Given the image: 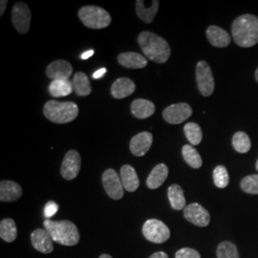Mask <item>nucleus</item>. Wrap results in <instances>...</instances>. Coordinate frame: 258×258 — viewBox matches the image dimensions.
I'll list each match as a JSON object with an SVG mask.
<instances>
[{"instance_id": "14", "label": "nucleus", "mask_w": 258, "mask_h": 258, "mask_svg": "<svg viewBox=\"0 0 258 258\" xmlns=\"http://www.w3.org/2000/svg\"><path fill=\"white\" fill-rule=\"evenodd\" d=\"M31 242L35 249L42 253H51L54 250V240L45 229H37L33 231Z\"/></svg>"}, {"instance_id": "5", "label": "nucleus", "mask_w": 258, "mask_h": 258, "mask_svg": "<svg viewBox=\"0 0 258 258\" xmlns=\"http://www.w3.org/2000/svg\"><path fill=\"white\" fill-rule=\"evenodd\" d=\"M79 18L86 27L104 29L111 24L110 15L106 10L98 6H84L79 11Z\"/></svg>"}, {"instance_id": "17", "label": "nucleus", "mask_w": 258, "mask_h": 258, "mask_svg": "<svg viewBox=\"0 0 258 258\" xmlns=\"http://www.w3.org/2000/svg\"><path fill=\"white\" fill-rule=\"evenodd\" d=\"M206 34H207L209 42L212 44V46L223 48V47L229 46L231 43V36L228 34L227 31L218 26L212 25L208 27Z\"/></svg>"}, {"instance_id": "26", "label": "nucleus", "mask_w": 258, "mask_h": 258, "mask_svg": "<svg viewBox=\"0 0 258 258\" xmlns=\"http://www.w3.org/2000/svg\"><path fill=\"white\" fill-rule=\"evenodd\" d=\"M73 86L74 91L78 96H88L92 92V88L88 77L83 72H78L73 77Z\"/></svg>"}, {"instance_id": "19", "label": "nucleus", "mask_w": 258, "mask_h": 258, "mask_svg": "<svg viewBox=\"0 0 258 258\" xmlns=\"http://www.w3.org/2000/svg\"><path fill=\"white\" fill-rule=\"evenodd\" d=\"M118 61L121 66L129 69H142L148 65V58L135 52L121 53L118 55Z\"/></svg>"}, {"instance_id": "28", "label": "nucleus", "mask_w": 258, "mask_h": 258, "mask_svg": "<svg viewBox=\"0 0 258 258\" xmlns=\"http://www.w3.org/2000/svg\"><path fill=\"white\" fill-rule=\"evenodd\" d=\"M182 154L185 163L192 168H200L203 165L199 152L190 145H185L182 148Z\"/></svg>"}, {"instance_id": "6", "label": "nucleus", "mask_w": 258, "mask_h": 258, "mask_svg": "<svg viewBox=\"0 0 258 258\" xmlns=\"http://www.w3.org/2000/svg\"><path fill=\"white\" fill-rule=\"evenodd\" d=\"M143 234L149 242L162 244L169 239L170 231L164 222L158 219H148L143 226Z\"/></svg>"}, {"instance_id": "4", "label": "nucleus", "mask_w": 258, "mask_h": 258, "mask_svg": "<svg viewBox=\"0 0 258 258\" xmlns=\"http://www.w3.org/2000/svg\"><path fill=\"white\" fill-rule=\"evenodd\" d=\"M43 113L48 120L55 123H67L78 117L79 106L74 102L49 101L43 107Z\"/></svg>"}, {"instance_id": "32", "label": "nucleus", "mask_w": 258, "mask_h": 258, "mask_svg": "<svg viewBox=\"0 0 258 258\" xmlns=\"http://www.w3.org/2000/svg\"><path fill=\"white\" fill-rule=\"evenodd\" d=\"M214 184L219 188H225L230 183V177L227 168L224 166H217L213 170Z\"/></svg>"}, {"instance_id": "39", "label": "nucleus", "mask_w": 258, "mask_h": 258, "mask_svg": "<svg viewBox=\"0 0 258 258\" xmlns=\"http://www.w3.org/2000/svg\"><path fill=\"white\" fill-rule=\"evenodd\" d=\"M7 4H8V1L7 0H1L0 2V16H3L6 7H7Z\"/></svg>"}, {"instance_id": "20", "label": "nucleus", "mask_w": 258, "mask_h": 258, "mask_svg": "<svg viewBox=\"0 0 258 258\" xmlns=\"http://www.w3.org/2000/svg\"><path fill=\"white\" fill-rule=\"evenodd\" d=\"M120 180L123 188L129 192H134L138 189L140 180L134 167L129 165H124L120 168Z\"/></svg>"}, {"instance_id": "18", "label": "nucleus", "mask_w": 258, "mask_h": 258, "mask_svg": "<svg viewBox=\"0 0 258 258\" xmlns=\"http://www.w3.org/2000/svg\"><path fill=\"white\" fill-rule=\"evenodd\" d=\"M22 195V188L18 183L3 180L0 183V201L14 202L19 200Z\"/></svg>"}, {"instance_id": "23", "label": "nucleus", "mask_w": 258, "mask_h": 258, "mask_svg": "<svg viewBox=\"0 0 258 258\" xmlns=\"http://www.w3.org/2000/svg\"><path fill=\"white\" fill-rule=\"evenodd\" d=\"M158 9H159L158 0L152 1L151 6L149 7L145 6V1L143 0L136 1V12H137L139 19H142V21H144L145 23H151L154 20Z\"/></svg>"}, {"instance_id": "29", "label": "nucleus", "mask_w": 258, "mask_h": 258, "mask_svg": "<svg viewBox=\"0 0 258 258\" xmlns=\"http://www.w3.org/2000/svg\"><path fill=\"white\" fill-rule=\"evenodd\" d=\"M185 137L192 146H198L203 139L201 127L195 122H187L184 126Z\"/></svg>"}, {"instance_id": "38", "label": "nucleus", "mask_w": 258, "mask_h": 258, "mask_svg": "<svg viewBox=\"0 0 258 258\" xmlns=\"http://www.w3.org/2000/svg\"><path fill=\"white\" fill-rule=\"evenodd\" d=\"M149 258H168V255L164 251H157Z\"/></svg>"}, {"instance_id": "9", "label": "nucleus", "mask_w": 258, "mask_h": 258, "mask_svg": "<svg viewBox=\"0 0 258 258\" xmlns=\"http://www.w3.org/2000/svg\"><path fill=\"white\" fill-rule=\"evenodd\" d=\"M102 184L105 192L113 200H120L123 197V185L120 177L114 169H106L102 174Z\"/></svg>"}, {"instance_id": "16", "label": "nucleus", "mask_w": 258, "mask_h": 258, "mask_svg": "<svg viewBox=\"0 0 258 258\" xmlns=\"http://www.w3.org/2000/svg\"><path fill=\"white\" fill-rule=\"evenodd\" d=\"M136 90V85L128 78H120L116 80L111 86V95L115 99H124L132 95Z\"/></svg>"}, {"instance_id": "15", "label": "nucleus", "mask_w": 258, "mask_h": 258, "mask_svg": "<svg viewBox=\"0 0 258 258\" xmlns=\"http://www.w3.org/2000/svg\"><path fill=\"white\" fill-rule=\"evenodd\" d=\"M153 136L150 132H141L130 141V151L133 155L142 157L146 155L152 146Z\"/></svg>"}, {"instance_id": "42", "label": "nucleus", "mask_w": 258, "mask_h": 258, "mask_svg": "<svg viewBox=\"0 0 258 258\" xmlns=\"http://www.w3.org/2000/svg\"><path fill=\"white\" fill-rule=\"evenodd\" d=\"M255 167H256V169H257V171H258V160H257V162H256V166H255Z\"/></svg>"}, {"instance_id": "27", "label": "nucleus", "mask_w": 258, "mask_h": 258, "mask_svg": "<svg viewBox=\"0 0 258 258\" xmlns=\"http://www.w3.org/2000/svg\"><path fill=\"white\" fill-rule=\"evenodd\" d=\"M18 236V228L16 222L11 218L3 219L0 222V237L5 242H14Z\"/></svg>"}, {"instance_id": "10", "label": "nucleus", "mask_w": 258, "mask_h": 258, "mask_svg": "<svg viewBox=\"0 0 258 258\" xmlns=\"http://www.w3.org/2000/svg\"><path fill=\"white\" fill-rule=\"evenodd\" d=\"M192 115V108L188 103L181 102L171 104L163 111V117L166 122L171 124H180Z\"/></svg>"}, {"instance_id": "24", "label": "nucleus", "mask_w": 258, "mask_h": 258, "mask_svg": "<svg viewBox=\"0 0 258 258\" xmlns=\"http://www.w3.org/2000/svg\"><path fill=\"white\" fill-rule=\"evenodd\" d=\"M73 83L69 80H55L49 85V93L54 98L66 97L73 92Z\"/></svg>"}, {"instance_id": "8", "label": "nucleus", "mask_w": 258, "mask_h": 258, "mask_svg": "<svg viewBox=\"0 0 258 258\" xmlns=\"http://www.w3.org/2000/svg\"><path fill=\"white\" fill-rule=\"evenodd\" d=\"M32 15L27 4L18 2L12 10V22L17 31L24 35L29 32Z\"/></svg>"}, {"instance_id": "1", "label": "nucleus", "mask_w": 258, "mask_h": 258, "mask_svg": "<svg viewBox=\"0 0 258 258\" xmlns=\"http://www.w3.org/2000/svg\"><path fill=\"white\" fill-rule=\"evenodd\" d=\"M231 35L240 47L249 48L258 42V18L253 15H243L234 19L231 25Z\"/></svg>"}, {"instance_id": "34", "label": "nucleus", "mask_w": 258, "mask_h": 258, "mask_svg": "<svg viewBox=\"0 0 258 258\" xmlns=\"http://www.w3.org/2000/svg\"><path fill=\"white\" fill-rule=\"evenodd\" d=\"M175 258H201V255L196 249L183 248L176 252Z\"/></svg>"}, {"instance_id": "40", "label": "nucleus", "mask_w": 258, "mask_h": 258, "mask_svg": "<svg viewBox=\"0 0 258 258\" xmlns=\"http://www.w3.org/2000/svg\"><path fill=\"white\" fill-rule=\"evenodd\" d=\"M99 258H113L109 254H102Z\"/></svg>"}, {"instance_id": "7", "label": "nucleus", "mask_w": 258, "mask_h": 258, "mask_svg": "<svg viewBox=\"0 0 258 258\" xmlns=\"http://www.w3.org/2000/svg\"><path fill=\"white\" fill-rule=\"evenodd\" d=\"M196 82L198 89L204 97L211 96L214 91V78L212 68L205 60L199 61L196 65Z\"/></svg>"}, {"instance_id": "11", "label": "nucleus", "mask_w": 258, "mask_h": 258, "mask_svg": "<svg viewBox=\"0 0 258 258\" xmlns=\"http://www.w3.org/2000/svg\"><path fill=\"white\" fill-rule=\"evenodd\" d=\"M82 166V159L81 155L77 150H69L65 154L63 162L60 167V174L64 178L65 180H73L75 179Z\"/></svg>"}, {"instance_id": "41", "label": "nucleus", "mask_w": 258, "mask_h": 258, "mask_svg": "<svg viewBox=\"0 0 258 258\" xmlns=\"http://www.w3.org/2000/svg\"><path fill=\"white\" fill-rule=\"evenodd\" d=\"M255 80H256V81H257V83H258V68H257V70H256V71H255Z\"/></svg>"}, {"instance_id": "31", "label": "nucleus", "mask_w": 258, "mask_h": 258, "mask_svg": "<svg viewBox=\"0 0 258 258\" xmlns=\"http://www.w3.org/2000/svg\"><path fill=\"white\" fill-rule=\"evenodd\" d=\"M217 258H240L237 247L230 241H224L217 248Z\"/></svg>"}, {"instance_id": "3", "label": "nucleus", "mask_w": 258, "mask_h": 258, "mask_svg": "<svg viewBox=\"0 0 258 258\" xmlns=\"http://www.w3.org/2000/svg\"><path fill=\"white\" fill-rule=\"evenodd\" d=\"M43 225L54 242L60 245L75 246L80 241V232L73 222L68 220L53 221L51 219H46Z\"/></svg>"}, {"instance_id": "36", "label": "nucleus", "mask_w": 258, "mask_h": 258, "mask_svg": "<svg viewBox=\"0 0 258 258\" xmlns=\"http://www.w3.org/2000/svg\"><path fill=\"white\" fill-rule=\"evenodd\" d=\"M106 73V69L105 68H101L99 70H97L94 74H93V79L95 80H98V79H101L104 75Z\"/></svg>"}, {"instance_id": "12", "label": "nucleus", "mask_w": 258, "mask_h": 258, "mask_svg": "<svg viewBox=\"0 0 258 258\" xmlns=\"http://www.w3.org/2000/svg\"><path fill=\"white\" fill-rule=\"evenodd\" d=\"M184 218L198 227H207L211 221V215L200 204L192 203L186 206L184 210Z\"/></svg>"}, {"instance_id": "25", "label": "nucleus", "mask_w": 258, "mask_h": 258, "mask_svg": "<svg viewBox=\"0 0 258 258\" xmlns=\"http://www.w3.org/2000/svg\"><path fill=\"white\" fill-rule=\"evenodd\" d=\"M167 196L170 206L175 211L184 210L185 208V198L184 190L179 184H172L167 189Z\"/></svg>"}, {"instance_id": "13", "label": "nucleus", "mask_w": 258, "mask_h": 258, "mask_svg": "<svg viewBox=\"0 0 258 258\" xmlns=\"http://www.w3.org/2000/svg\"><path fill=\"white\" fill-rule=\"evenodd\" d=\"M73 74V66L67 60L58 59L51 62L47 66V77L53 81L55 80H69Z\"/></svg>"}, {"instance_id": "37", "label": "nucleus", "mask_w": 258, "mask_h": 258, "mask_svg": "<svg viewBox=\"0 0 258 258\" xmlns=\"http://www.w3.org/2000/svg\"><path fill=\"white\" fill-rule=\"evenodd\" d=\"M94 53H95V52H94V50H92V49H91V50H87L86 52H84V53L82 54L81 58H82V59H88L89 57H91V56L94 55Z\"/></svg>"}, {"instance_id": "35", "label": "nucleus", "mask_w": 258, "mask_h": 258, "mask_svg": "<svg viewBox=\"0 0 258 258\" xmlns=\"http://www.w3.org/2000/svg\"><path fill=\"white\" fill-rule=\"evenodd\" d=\"M58 211V205L54 201H49L44 207L43 214L46 219H50Z\"/></svg>"}, {"instance_id": "22", "label": "nucleus", "mask_w": 258, "mask_h": 258, "mask_svg": "<svg viewBox=\"0 0 258 258\" xmlns=\"http://www.w3.org/2000/svg\"><path fill=\"white\" fill-rule=\"evenodd\" d=\"M167 176L168 167L165 164H159L152 169L148 176L147 185L150 189H156L165 183Z\"/></svg>"}, {"instance_id": "33", "label": "nucleus", "mask_w": 258, "mask_h": 258, "mask_svg": "<svg viewBox=\"0 0 258 258\" xmlns=\"http://www.w3.org/2000/svg\"><path fill=\"white\" fill-rule=\"evenodd\" d=\"M240 186L246 194H258V174L246 176L241 180Z\"/></svg>"}, {"instance_id": "2", "label": "nucleus", "mask_w": 258, "mask_h": 258, "mask_svg": "<svg viewBox=\"0 0 258 258\" xmlns=\"http://www.w3.org/2000/svg\"><path fill=\"white\" fill-rule=\"evenodd\" d=\"M138 43L145 55L156 63H165L171 55V50L165 38L151 32H142Z\"/></svg>"}, {"instance_id": "30", "label": "nucleus", "mask_w": 258, "mask_h": 258, "mask_svg": "<svg viewBox=\"0 0 258 258\" xmlns=\"http://www.w3.org/2000/svg\"><path fill=\"white\" fill-rule=\"evenodd\" d=\"M232 147L239 153L249 152L251 144L248 134L243 131L236 132L232 137Z\"/></svg>"}, {"instance_id": "21", "label": "nucleus", "mask_w": 258, "mask_h": 258, "mask_svg": "<svg viewBox=\"0 0 258 258\" xmlns=\"http://www.w3.org/2000/svg\"><path fill=\"white\" fill-rule=\"evenodd\" d=\"M131 112L137 119H148L155 113V105L148 100L137 99L131 104Z\"/></svg>"}]
</instances>
